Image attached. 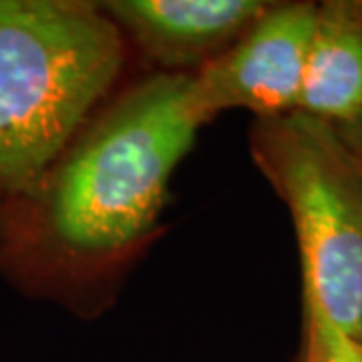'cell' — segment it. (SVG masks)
Wrapping results in <instances>:
<instances>
[{
  "label": "cell",
  "mask_w": 362,
  "mask_h": 362,
  "mask_svg": "<svg viewBox=\"0 0 362 362\" xmlns=\"http://www.w3.org/2000/svg\"><path fill=\"white\" fill-rule=\"evenodd\" d=\"M207 121L187 73L127 90L28 192L0 204V264L39 284L65 264L133 246L153 228L173 171Z\"/></svg>",
  "instance_id": "6da1fadb"
},
{
  "label": "cell",
  "mask_w": 362,
  "mask_h": 362,
  "mask_svg": "<svg viewBox=\"0 0 362 362\" xmlns=\"http://www.w3.org/2000/svg\"><path fill=\"white\" fill-rule=\"evenodd\" d=\"M123 52L101 4L0 0V202L28 192L63 156Z\"/></svg>",
  "instance_id": "7a4b0ae2"
},
{
  "label": "cell",
  "mask_w": 362,
  "mask_h": 362,
  "mask_svg": "<svg viewBox=\"0 0 362 362\" xmlns=\"http://www.w3.org/2000/svg\"><path fill=\"white\" fill-rule=\"evenodd\" d=\"M250 151L296 228L306 310L362 332V156L334 123L292 111L256 119Z\"/></svg>",
  "instance_id": "3957f363"
},
{
  "label": "cell",
  "mask_w": 362,
  "mask_h": 362,
  "mask_svg": "<svg viewBox=\"0 0 362 362\" xmlns=\"http://www.w3.org/2000/svg\"><path fill=\"white\" fill-rule=\"evenodd\" d=\"M318 4H274L226 51L192 75L194 97L211 121L223 111L256 119L298 111Z\"/></svg>",
  "instance_id": "277c9868"
},
{
  "label": "cell",
  "mask_w": 362,
  "mask_h": 362,
  "mask_svg": "<svg viewBox=\"0 0 362 362\" xmlns=\"http://www.w3.org/2000/svg\"><path fill=\"white\" fill-rule=\"evenodd\" d=\"M259 0H111L101 2L121 35L169 69L206 65L268 11Z\"/></svg>",
  "instance_id": "5b68a950"
},
{
  "label": "cell",
  "mask_w": 362,
  "mask_h": 362,
  "mask_svg": "<svg viewBox=\"0 0 362 362\" xmlns=\"http://www.w3.org/2000/svg\"><path fill=\"white\" fill-rule=\"evenodd\" d=\"M298 111L334 125L362 111V2L318 4Z\"/></svg>",
  "instance_id": "8992f818"
},
{
  "label": "cell",
  "mask_w": 362,
  "mask_h": 362,
  "mask_svg": "<svg viewBox=\"0 0 362 362\" xmlns=\"http://www.w3.org/2000/svg\"><path fill=\"white\" fill-rule=\"evenodd\" d=\"M310 356L320 362H362V346L354 338L342 334L318 312L306 310Z\"/></svg>",
  "instance_id": "52a82bcc"
},
{
  "label": "cell",
  "mask_w": 362,
  "mask_h": 362,
  "mask_svg": "<svg viewBox=\"0 0 362 362\" xmlns=\"http://www.w3.org/2000/svg\"><path fill=\"white\" fill-rule=\"evenodd\" d=\"M337 129L362 156V111L356 117H352L350 121H346V123H338Z\"/></svg>",
  "instance_id": "ba28073f"
},
{
  "label": "cell",
  "mask_w": 362,
  "mask_h": 362,
  "mask_svg": "<svg viewBox=\"0 0 362 362\" xmlns=\"http://www.w3.org/2000/svg\"><path fill=\"white\" fill-rule=\"evenodd\" d=\"M356 342H358V344L362 346V332H361V337H358V340H356Z\"/></svg>",
  "instance_id": "9c48e42d"
},
{
  "label": "cell",
  "mask_w": 362,
  "mask_h": 362,
  "mask_svg": "<svg viewBox=\"0 0 362 362\" xmlns=\"http://www.w3.org/2000/svg\"><path fill=\"white\" fill-rule=\"evenodd\" d=\"M308 362H320V361H316V358H312V356H310V361H308Z\"/></svg>",
  "instance_id": "30bf717a"
}]
</instances>
